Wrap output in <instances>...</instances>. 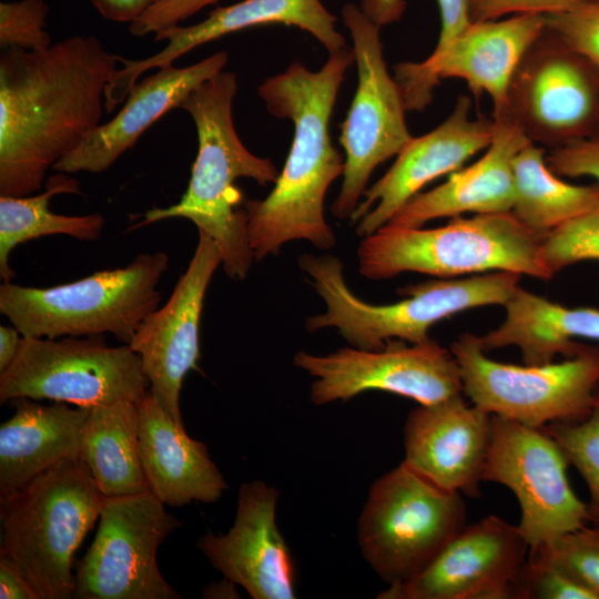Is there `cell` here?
I'll list each match as a JSON object with an SVG mask.
<instances>
[{
	"instance_id": "35",
	"label": "cell",
	"mask_w": 599,
	"mask_h": 599,
	"mask_svg": "<svg viewBox=\"0 0 599 599\" xmlns=\"http://www.w3.org/2000/svg\"><path fill=\"white\" fill-rule=\"evenodd\" d=\"M49 7L43 0L0 3V47L44 50L51 38L44 30Z\"/></svg>"
},
{
	"instance_id": "19",
	"label": "cell",
	"mask_w": 599,
	"mask_h": 599,
	"mask_svg": "<svg viewBox=\"0 0 599 599\" xmlns=\"http://www.w3.org/2000/svg\"><path fill=\"white\" fill-rule=\"evenodd\" d=\"M469 97L457 98L451 113L430 132L414 138L390 169L363 196L351 220L364 237L388 221L435 179L459 170L477 152L489 146L495 121L470 116Z\"/></svg>"
},
{
	"instance_id": "27",
	"label": "cell",
	"mask_w": 599,
	"mask_h": 599,
	"mask_svg": "<svg viewBox=\"0 0 599 599\" xmlns=\"http://www.w3.org/2000/svg\"><path fill=\"white\" fill-rule=\"evenodd\" d=\"M504 322L479 337L481 348L517 346L524 364L542 365L556 355L571 357L587 345L575 338L599 341V308L568 307L519 286L504 305Z\"/></svg>"
},
{
	"instance_id": "17",
	"label": "cell",
	"mask_w": 599,
	"mask_h": 599,
	"mask_svg": "<svg viewBox=\"0 0 599 599\" xmlns=\"http://www.w3.org/2000/svg\"><path fill=\"white\" fill-rule=\"evenodd\" d=\"M529 546L518 526L496 515L466 525L416 576L379 599H511Z\"/></svg>"
},
{
	"instance_id": "4",
	"label": "cell",
	"mask_w": 599,
	"mask_h": 599,
	"mask_svg": "<svg viewBox=\"0 0 599 599\" xmlns=\"http://www.w3.org/2000/svg\"><path fill=\"white\" fill-rule=\"evenodd\" d=\"M300 268L322 297L326 311L306 318L308 332L333 327L352 346L382 349L386 342H426L437 322L454 314L486 305H505L517 290L520 274L489 272L467 278L436 280L398 290L404 300L374 305L348 287L344 265L337 256L302 254Z\"/></svg>"
},
{
	"instance_id": "8",
	"label": "cell",
	"mask_w": 599,
	"mask_h": 599,
	"mask_svg": "<svg viewBox=\"0 0 599 599\" xmlns=\"http://www.w3.org/2000/svg\"><path fill=\"white\" fill-rule=\"evenodd\" d=\"M465 526L463 495L402 461L370 486L357 540L366 562L390 586L419 573Z\"/></svg>"
},
{
	"instance_id": "36",
	"label": "cell",
	"mask_w": 599,
	"mask_h": 599,
	"mask_svg": "<svg viewBox=\"0 0 599 599\" xmlns=\"http://www.w3.org/2000/svg\"><path fill=\"white\" fill-rule=\"evenodd\" d=\"M545 20L549 31L599 69V0H586Z\"/></svg>"
},
{
	"instance_id": "6",
	"label": "cell",
	"mask_w": 599,
	"mask_h": 599,
	"mask_svg": "<svg viewBox=\"0 0 599 599\" xmlns=\"http://www.w3.org/2000/svg\"><path fill=\"white\" fill-rule=\"evenodd\" d=\"M541 241L512 212L459 215L435 229L386 224L361 242L358 271L370 280L404 272L440 278L511 272L550 280L540 258Z\"/></svg>"
},
{
	"instance_id": "39",
	"label": "cell",
	"mask_w": 599,
	"mask_h": 599,
	"mask_svg": "<svg viewBox=\"0 0 599 599\" xmlns=\"http://www.w3.org/2000/svg\"><path fill=\"white\" fill-rule=\"evenodd\" d=\"M546 162L558 176H589L599 183V135L552 149Z\"/></svg>"
},
{
	"instance_id": "2",
	"label": "cell",
	"mask_w": 599,
	"mask_h": 599,
	"mask_svg": "<svg viewBox=\"0 0 599 599\" xmlns=\"http://www.w3.org/2000/svg\"><path fill=\"white\" fill-rule=\"evenodd\" d=\"M353 62V50L346 47L331 52L316 72L294 61L258 87L267 111L294 124L293 143L274 189L264 200L244 201L248 242L258 261L296 240L319 250L336 245L324 201L332 182L343 175L345 159L331 141L329 120Z\"/></svg>"
},
{
	"instance_id": "12",
	"label": "cell",
	"mask_w": 599,
	"mask_h": 599,
	"mask_svg": "<svg viewBox=\"0 0 599 599\" xmlns=\"http://www.w3.org/2000/svg\"><path fill=\"white\" fill-rule=\"evenodd\" d=\"M93 542L79 564L73 598L181 599L156 562L181 521L152 491L103 497Z\"/></svg>"
},
{
	"instance_id": "20",
	"label": "cell",
	"mask_w": 599,
	"mask_h": 599,
	"mask_svg": "<svg viewBox=\"0 0 599 599\" xmlns=\"http://www.w3.org/2000/svg\"><path fill=\"white\" fill-rule=\"evenodd\" d=\"M280 491L263 480L241 485L235 519L224 535L206 532L197 548L223 578L253 599L296 598L293 557L276 525Z\"/></svg>"
},
{
	"instance_id": "21",
	"label": "cell",
	"mask_w": 599,
	"mask_h": 599,
	"mask_svg": "<svg viewBox=\"0 0 599 599\" xmlns=\"http://www.w3.org/2000/svg\"><path fill=\"white\" fill-rule=\"evenodd\" d=\"M336 17L321 0H243L219 7L200 23L171 27L154 34L155 41H167L158 53L139 60L118 57L121 68L108 83L104 93L105 111L113 112L122 104L140 75L151 69L173 64L183 54L206 42L246 28L265 24L294 26L309 32L328 53L346 48L344 37L336 30Z\"/></svg>"
},
{
	"instance_id": "1",
	"label": "cell",
	"mask_w": 599,
	"mask_h": 599,
	"mask_svg": "<svg viewBox=\"0 0 599 599\" xmlns=\"http://www.w3.org/2000/svg\"><path fill=\"white\" fill-rule=\"evenodd\" d=\"M119 55L95 35L0 55V195L41 190L45 174L102 123Z\"/></svg>"
},
{
	"instance_id": "26",
	"label": "cell",
	"mask_w": 599,
	"mask_h": 599,
	"mask_svg": "<svg viewBox=\"0 0 599 599\" xmlns=\"http://www.w3.org/2000/svg\"><path fill=\"white\" fill-rule=\"evenodd\" d=\"M16 413L0 426V499L57 463L81 454L90 407L45 406L18 398Z\"/></svg>"
},
{
	"instance_id": "25",
	"label": "cell",
	"mask_w": 599,
	"mask_h": 599,
	"mask_svg": "<svg viewBox=\"0 0 599 599\" xmlns=\"http://www.w3.org/2000/svg\"><path fill=\"white\" fill-rule=\"evenodd\" d=\"M138 409L139 454L150 491L171 507L217 501L229 485L207 446L191 438L150 392Z\"/></svg>"
},
{
	"instance_id": "7",
	"label": "cell",
	"mask_w": 599,
	"mask_h": 599,
	"mask_svg": "<svg viewBox=\"0 0 599 599\" xmlns=\"http://www.w3.org/2000/svg\"><path fill=\"white\" fill-rule=\"evenodd\" d=\"M169 266L163 252L136 255L124 267L95 272L47 288L4 282L0 313L22 336L82 337L111 333L129 344L161 301L158 284Z\"/></svg>"
},
{
	"instance_id": "22",
	"label": "cell",
	"mask_w": 599,
	"mask_h": 599,
	"mask_svg": "<svg viewBox=\"0 0 599 599\" xmlns=\"http://www.w3.org/2000/svg\"><path fill=\"white\" fill-rule=\"evenodd\" d=\"M491 418L478 406L468 405L461 394L419 405L404 426L403 463L445 489L478 498Z\"/></svg>"
},
{
	"instance_id": "31",
	"label": "cell",
	"mask_w": 599,
	"mask_h": 599,
	"mask_svg": "<svg viewBox=\"0 0 599 599\" xmlns=\"http://www.w3.org/2000/svg\"><path fill=\"white\" fill-rule=\"evenodd\" d=\"M542 428L582 476L589 490V522L599 524V386L592 409L583 420L556 422Z\"/></svg>"
},
{
	"instance_id": "37",
	"label": "cell",
	"mask_w": 599,
	"mask_h": 599,
	"mask_svg": "<svg viewBox=\"0 0 599 599\" xmlns=\"http://www.w3.org/2000/svg\"><path fill=\"white\" fill-rule=\"evenodd\" d=\"M362 10L379 27L397 21L403 14L405 0H363ZM440 12V32L436 45H441L461 32L469 23L468 0H437Z\"/></svg>"
},
{
	"instance_id": "5",
	"label": "cell",
	"mask_w": 599,
	"mask_h": 599,
	"mask_svg": "<svg viewBox=\"0 0 599 599\" xmlns=\"http://www.w3.org/2000/svg\"><path fill=\"white\" fill-rule=\"evenodd\" d=\"M103 497L77 456L0 499V555L20 569L40 599L73 598V555L99 519Z\"/></svg>"
},
{
	"instance_id": "14",
	"label": "cell",
	"mask_w": 599,
	"mask_h": 599,
	"mask_svg": "<svg viewBox=\"0 0 599 599\" xmlns=\"http://www.w3.org/2000/svg\"><path fill=\"white\" fill-rule=\"evenodd\" d=\"M562 449L542 427L495 416L483 481L509 488L520 507L518 529L529 548L589 522L588 504L573 493Z\"/></svg>"
},
{
	"instance_id": "33",
	"label": "cell",
	"mask_w": 599,
	"mask_h": 599,
	"mask_svg": "<svg viewBox=\"0 0 599 599\" xmlns=\"http://www.w3.org/2000/svg\"><path fill=\"white\" fill-rule=\"evenodd\" d=\"M540 258L552 275L581 261H599V206L548 233Z\"/></svg>"
},
{
	"instance_id": "43",
	"label": "cell",
	"mask_w": 599,
	"mask_h": 599,
	"mask_svg": "<svg viewBox=\"0 0 599 599\" xmlns=\"http://www.w3.org/2000/svg\"><path fill=\"white\" fill-rule=\"evenodd\" d=\"M21 339L22 334L13 325L0 326V372L4 370L16 358Z\"/></svg>"
},
{
	"instance_id": "38",
	"label": "cell",
	"mask_w": 599,
	"mask_h": 599,
	"mask_svg": "<svg viewBox=\"0 0 599 599\" xmlns=\"http://www.w3.org/2000/svg\"><path fill=\"white\" fill-rule=\"evenodd\" d=\"M586 0H468L470 22L498 20L505 16H548L569 11Z\"/></svg>"
},
{
	"instance_id": "45",
	"label": "cell",
	"mask_w": 599,
	"mask_h": 599,
	"mask_svg": "<svg viewBox=\"0 0 599 599\" xmlns=\"http://www.w3.org/2000/svg\"><path fill=\"white\" fill-rule=\"evenodd\" d=\"M362 1V0H361Z\"/></svg>"
},
{
	"instance_id": "28",
	"label": "cell",
	"mask_w": 599,
	"mask_h": 599,
	"mask_svg": "<svg viewBox=\"0 0 599 599\" xmlns=\"http://www.w3.org/2000/svg\"><path fill=\"white\" fill-rule=\"evenodd\" d=\"M80 456L105 497L150 490L139 454L136 403L120 400L91 408L82 430Z\"/></svg>"
},
{
	"instance_id": "15",
	"label": "cell",
	"mask_w": 599,
	"mask_h": 599,
	"mask_svg": "<svg viewBox=\"0 0 599 599\" xmlns=\"http://www.w3.org/2000/svg\"><path fill=\"white\" fill-rule=\"evenodd\" d=\"M294 365L314 377L309 398L321 406L367 390H383L434 405L463 393L453 353L432 338L417 344L390 339L378 351L343 347L326 355L298 352Z\"/></svg>"
},
{
	"instance_id": "24",
	"label": "cell",
	"mask_w": 599,
	"mask_h": 599,
	"mask_svg": "<svg viewBox=\"0 0 599 599\" xmlns=\"http://www.w3.org/2000/svg\"><path fill=\"white\" fill-rule=\"evenodd\" d=\"M494 121L491 143L478 161L450 173L446 182L433 190L416 194L387 224L422 227L430 220L468 212H511L515 201L514 161L531 140L510 119L502 116Z\"/></svg>"
},
{
	"instance_id": "16",
	"label": "cell",
	"mask_w": 599,
	"mask_h": 599,
	"mask_svg": "<svg viewBox=\"0 0 599 599\" xmlns=\"http://www.w3.org/2000/svg\"><path fill=\"white\" fill-rule=\"evenodd\" d=\"M546 30L545 16L518 14L506 19L470 22L461 32L422 62L394 65V79L406 111H423L443 79H463L476 100L487 93L493 118L507 106L509 82L528 48Z\"/></svg>"
},
{
	"instance_id": "41",
	"label": "cell",
	"mask_w": 599,
	"mask_h": 599,
	"mask_svg": "<svg viewBox=\"0 0 599 599\" xmlns=\"http://www.w3.org/2000/svg\"><path fill=\"white\" fill-rule=\"evenodd\" d=\"M0 598L40 599L20 569L2 555H0Z\"/></svg>"
},
{
	"instance_id": "18",
	"label": "cell",
	"mask_w": 599,
	"mask_h": 599,
	"mask_svg": "<svg viewBox=\"0 0 599 599\" xmlns=\"http://www.w3.org/2000/svg\"><path fill=\"white\" fill-rule=\"evenodd\" d=\"M220 265L217 244L199 231L195 252L170 298L142 322L128 344L141 358L151 395L182 426L180 393L185 375L199 369L204 296Z\"/></svg>"
},
{
	"instance_id": "10",
	"label": "cell",
	"mask_w": 599,
	"mask_h": 599,
	"mask_svg": "<svg viewBox=\"0 0 599 599\" xmlns=\"http://www.w3.org/2000/svg\"><path fill=\"white\" fill-rule=\"evenodd\" d=\"M150 392L140 356L103 335L50 339L22 336L13 362L0 372V402L52 399L82 407L120 400L139 404Z\"/></svg>"
},
{
	"instance_id": "30",
	"label": "cell",
	"mask_w": 599,
	"mask_h": 599,
	"mask_svg": "<svg viewBox=\"0 0 599 599\" xmlns=\"http://www.w3.org/2000/svg\"><path fill=\"white\" fill-rule=\"evenodd\" d=\"M65 193L81 194L80 183L67 173L59 172L47 180L42 193L0 195V275L4 282H11L14 276L9 256L21 243L53 234H65L80 241H93L101 236L105 224L101 214L74 216L50 210L51 197Z\"/></svg>"
},
{
	"instance_id": "23",
	"label": "cell",
	"mask_w": 599,
	"mask_h": 599,
	"mask_svg": "<svg viewBox=\"0 0 599 599\" xmlns=\"http://www.w3.org/2000/svg\"><path fill=\"white\" fill-rule=\"evenodd\" d=\"M227 61L229 54L221 51L187 67L158 68L154 74L134 83L114 118L95 128L53 170L67 174L106 171L154 122L179 108L194 88L223 71Z\"/></svg>"
},
{
	"instance_id": "11",
	"label": "cell",
	"mask_w": 599,
	"mask_h": 599,
	"mask_svg": "<svg viewBox=\"0 0 599 599\" xmlns=\"http://www.w3.org/2000/svg\"><path fill=\"white\" fill-rule=\"evenodd\" d=\"M342 17L353 41L357 89L341 126L345 152L341 191L331 206L338 220L351 219L375 167L397 156L413 139L399 88L383 57L380 27L361 7L347 3Z\"/></svg>"
},
{
	"instance_id": "13",
	"label": "cell",
	"mask_w": 599,
	"mask_h": 599,
	"mask_svg": "<svg viewBox=\"0 0 599 599\" xmlns=\"http://www.w3.org/2000/svg\"><path fill=\"white\" fill-rule=\"evenodd\" d=\"M502 116L546 149L598 136L599 69L546 27L514 71Z\"/></svg>"
},
{
	"instance_id": "29",
	"label": "cell",
	"mask_w": 599,
	"mask_h": 599,
	"mask_svg": "<svg viewBox=\"0 0 599 599\" xmlns=\"http://www.w3.org/2000/svg\"><path fill=\"white\" fill-rule=\"evenodd\" d=\"M547 149L529 141L514 161V215L532 233L545 237L562 224L599 206V183L575 185L547 165Z\"/></svg>"
},
{
	"instance_id": "9",
	"label": "cell",
	"mask_w": 599,
	"mask_h": 599,
	"mask_svg": "<svg viewBox=\"0 0 599 599\" xmlns=\"http://www.w3.org/2000/svg\"><path fill=\"white\" fill-rule=\"evenodd\" d=\"M463 393L490 415L531 427L583 420L599 386V346L542 365H515L486 356L479 337L465 333L450 345Z\"/></svg>"
},
{
	"instance_id": "42",
	"label": "cell",
	"mask_w": 599,
	"mask_h": 599,
	"mask_svg": "<svg viewBox=\"0 0 599 599\" xmlns=\"http://www.w3.org/2000/svg\"><path fill=\"white\" fill-rule=\"evenodd\" d=\"M97 11L113 22H134L158 0H90Z\"/></svg>"
},
{
	"instance_id": "44",
	"label": "cell",
	"mask_w": 599,
	"mask_h": 599,
	"mask_svg": "<svg viewBox=\"0 0 599 599\" xmlns=\"http://www.w3.org/2000/svg\"><path fill=\"white\" fill-rule=\"evenodd\" d=\"M203 598L225 599V598H240L236 585L223 578L220 582H212L204 587L202 592Z\"/></svg>"
},
{
	"instance_id": "34",
	"label": "cell",
	"mask_w": 599,
	"mask_h": 599,
	"mask_svg": "<svg viewBox=\"0 0 599 599\" xmlns=\"http://www.w3.org/2000/svg\"><path fill=\"white\" fill-rule=\"evenodd\" d=\"M511 599H596V597L581 583L529 549L515 580Z\"/></svg>"
},
{
	"instance_id": "3",
	"label": "cell",
	"mask_w": 599,
	"mask_h": 599,
	"mask_svg": "<svg viewBox=\"0 0 599 599\" xmlns=\"http://www.w3.org/2000/svg\"><path fill=\"white\" fill-rule=\"evenodd\" d=\"M237 77L221 71L194 88L180 109L192 118L197 133V154L187 189L173 205L149 210L139 226L183 217L207 234L219 246L229 277H246L254 254L247 235L243 195L235 182L248 177L260 185L275 183L278 171L265 158L250 152L240 140L232 115Z\"/></svg>"
},
{
	"instance_id": "40",
	"label": "cell",
	"mask_w": 599,
	"mask_h": 599,
	"mask_svg": "<svg viewBox=\"0 0 599 599\" xmlns=\"http://www.w3.org/2000/svg\"><path fill=\"white\" fill-rule=\"evenodd\" d=\"M219 0H158L138 20L130 24L136 37L156 34L195 14L204 7Z\"/></svg>"
},
{
	"instance_id": "32",
	"label": "cell",
	"mask_w": 599,
	"mask_h": 599,
	"mask_svg": "<svg viewBox=\"0 0 599 599\" xmlns=\"http://www.w3.org/2000/svg\"><path fill=\"white\" fill-rule=\"evenodd\" d=\"M599 599V524L586 525L556 539L529 548Z\"/></svg>"
}]
</instances>
